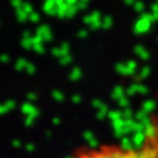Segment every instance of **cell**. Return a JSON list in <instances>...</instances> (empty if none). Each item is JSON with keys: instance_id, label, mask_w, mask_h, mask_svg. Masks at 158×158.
Wrapping results in <instances>:
<instances>
[{"instance_id": "1", "label": "cell", "mask_w": 158, "mask_h": 158, "mask_svg": "<svg viewBox=\"0 0 158 158\" xmlns=\"http://www.w3.org/2000/svg\"><path fill=\"white\" fill-rule=\"evenodd\" d=\"M72 158H158V115L149 116L141 142L125 145L106 142L96 145L80 147Z\"/></svg>"}]
</instances>
